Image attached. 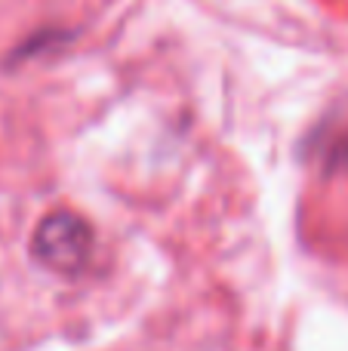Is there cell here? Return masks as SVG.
I'll list each match as a JSON object with an SVG mask.
<instances>
[{
	"label": "cell",
	"mask_w": 348,
	"mask_h": 351,
	"mask_svg": "<svg viewBox=\"0 0 348 351\" xmlns=\"http://www.w3.org/2000/svg\"><path fill=\"white\" fill-rule=\"evenodd\" d=\"M90 253V231L84 222H77L68 213L53 216L40 231H37V256L49 262L53 268H77Z\"/></svg>",
	"instance_id": "1"
}]
</instances>
